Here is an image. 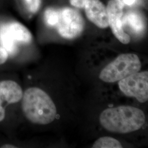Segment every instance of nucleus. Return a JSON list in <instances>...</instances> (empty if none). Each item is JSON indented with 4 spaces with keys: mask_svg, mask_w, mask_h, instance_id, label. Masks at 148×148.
<instances>
[{
    "mask_svg": "<svg viewBox=\"0 0 148 148\" xmlns=\"http://www.w3.org/2000/svg\"><path fill=\"white\" fill-rule=\"evenodd\" d=\"M89 0H70V3L78 8H83Z\"/></svg>",
    "mask_w": 148,
    "mask_h": 148,
    "instance_id": "16",
    "label": "nucleus"
},
{
    "mask_svg": "<svg viewBox=\"0 0 148 148\" xmlns=\"http://www.w3.org/2000/svg\"><path fill=\"white\" fill-rule=\"evenodd\" d=\"M123 4L121 0H110L107 5L109 26L117 38L123 44L130 42V37L123 29L122 16Z\"/></svg>",
    "mask_w": 148,
    "mask_h": 148,
    "instance_id": "6",
    "label": "nucleus"
},
{
    "mask_svg": "<svg viewBox=\"0 0 148 148\" xmlns=\"http://www.w3.org/2000/svg\"><path fill=\"white\" fill-rule=\"evenodd\" d=\"M123 25H126L136 34H140L145 28L142 18L136 12L128 13L125 18L122 19Z\"/></svg>",
    "mask_w": 148,
    "mask_h": 148,
    "instance_id": "11",
    "label": "nucleus"
},
{
    "mask_svg": "<svg viewBox=\"0 0 148 148\" xmlns=\"http://www.w3.org/2000/svg\"><path fill=\"white\" fill-rule=\"evenodd\" d=\"M141 66L140 59L136 54H122L102 70L99 78L108 83L119 81L138 72Z\"/></svg>",
    "mask_w": 148,
    "mask_h": 148,
    "instance_id": "3",
    "label": "nucleus"
},
{
    "mask_svg": "<svg viewBox=\"0 0 148 148\" xmlns=\"http://www.w3.org/2000/svg\"><path fill=\"white\" fill-rule=\"evenodd\" d=\"M125 4L128 5H133L136 0H123Z\"/></svg>",
    "mask_w": 148,
    "mask_h": 148,
    "instance_id": "17",
    "label": "nucleus"
},
{
    "mask_svg": "<svg viewBox=\"0 0 148 148\" xmlns=\"http://www.w3.org/2000/svg\"><path fill=\"white\" fill-rule=\"evenodd\" d=\"M45 19L49 27H56L58 19V12L53 8H48L45 12Z\"/></svg>",
    "mask_w": 148,
    "mask_h": 148,
    "instance_id": "13",
    "label": "nucleus"
},
{
    "mask_svg": "<svg viewBox=\"0 0 148 148\" xmlns=\"http://www.w3.org/2000/svg\"><path fill=\"white\" fill-rule=\"evenodd\" d=\"M8 53L4 48L0 46V65L5 63L8 58Z\"/></svg>",
    "mask_w": 148,
    "mask_h": 148,
    "instance_id": "15",
    "label": "nucleus"
},
{
    "mask_svg": "<svg viewBox=\"0 0 148 148\" xmlns=\"http://www.w3.org/2000/svg\"><path fill=\"white\" fill-rule=\"evenodd\" d=\"M28 10L32 13H35L39 10L41 1V0H24Z\"/></svg>",
    "mask_w": 148,
    "mask_h": 148,
    "instance_id": "14",
    "label": "nucleus"
},
{
    "mask_svg": "<svg viewBox=\"0 0 148 148\" xmlns=\"http://www.w3.org/2000/svg\"><path fill=\"white\" fill-rule=\"evenodd\" d=\"M23 95L21 87L12 80L0 81V122L5 116V108L3 103L14 104L21 100Z\"/></svg>",
    "mask_w": 148,
    "mask_h": 148,
    "instance_id": "7",
    "label": "nucleus"
},
{
    "mask_svg": "<svg viewBox=\"0 0 148 148\" xmlns=\"http://www.w3.org/2000/svg\"><path fill=\"white\" fill-rule=\"evenodd\" d=\"M5 24L10 34L16 42L29 43L32 42V34L24 25L18 22Z\"/></svg>",
    "mask_w": 148,
    "mask_h": 148,
    "instance_id": "9",
    "label": "nucleus"
},
{
    "mask_svg": "<svg viewBox=\"0 0 148 148\" xmlns=\"http://www.w3.org/2000/svg\"><path fill=\"white\" fill-rule=\"evenodd\" d=\"M119 87L125 95L136 98L140 103L148 100V73H136L119 81Z\"/></svg>",
    "mask_w": 148,
    "mask_h": 148,
    "instance_id": "5",
    "label": "nucleus"
},
{
    "mask_svg": "<svg viewBox=\"0 0 148 148\" xmlns=\"http://www.w3.org/2000/svg\"><path fill=\"white\" fill-rule=\"evenodd\" d=\"M101 125L111 132L127 133L141 128L145 121L143 111L131 106L108 108L99 117Z\"/></svg>",
    "mask_w": 148,
    "mask_h": 148,
    "instance_id": "1",
    "label": "nucleus"
},
{
    "mask_svg": "<svg viewBox=\"0 0 148 148\" xmlns=\"http://www.w3.org/2000/svg\"><path fill=\"white\" fill-rule=\"evenodd\" d=\"M85 7L87 17L96 26L101 29L109 27L107 10L99 0H89Z\"/></svg>",
    "mask_w": 148,
    "mask_h": 148,
    "instance_id": "8",
    "label": "nucleus"
},
{
    "mask_svg": "<svg viewBox=\"0 0 148 148\" xmlns=\"http://www.w3.org/2000/svg\"><path fill=\"white\" fill-rule=\"evenodd\" d=\"M22 109L27 119L38 125H47L54 121L57 109L47 93L37 87L27 89L22 97Z\"/></svg>",
    "mask_w": 148,
    "mask_h": 148,
    "instance_id": "2",
    "label": "nucleus"
},
{
    "mask_svg": "<svg viewBox=\"0 0 148 148\" xmlns=\"http://www.w3.org/2000/svg\"><path fill=\"white\" fill-rule=\"evenodd\" d=\"M58 12V19L56 27L59 35L68 39L79 36L83 32L85 21L78 11L65 7Z\"/></svg>",
    "mask_w": 148,
    "mask_h": 148,
    "instance_id": "4",
    "label": "nucleus"
},
{
    "mask_svg": "<svg viewBox=\"0 0 148 148\" xmlns=\"http://www.w3.org/2000/svg\"><path fill=\"white\" fill-rule=\"evenodd\" d=\"M0 44L10 56H15L18 53L17 42L13 40L8 31L6 24L0 26Z\"/></svg>",
    "mask_w": 148,
    "mask_h": 148,
    "instance_id": "10",
    "label": "nucleus"
},
{
    "mask_svg": "<svg viewBox=\"0 0 148 148\" xmlns=\"http://www.w3.org/2000/svg\"><path fill=\"white\" fill-rule=\"evenodd\" d=\"M93 148H121V143L113 138L104 137L99 138L93 144Z\"/></svg>",
    "mask_w": 148,
    "mask_h": 148,
    "instance_id": "12",
    "label": "nucleus"
},
{
    "mask_svg": "<svg viewBox=\"0 0 148 148\" xmlns=\"http://www.w3.org/2000/svg\"><path fill=\"white\" fill-rule=\"evenodd\" d=\"M2 148H16L14 145L11 144H5L1 147Z\"/></svg>",
    "mask_w": 148,
    "mask_h": 148,
    "instance_id": "18",
    "label": "nucleus"
}]
</instances>
